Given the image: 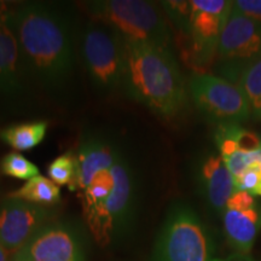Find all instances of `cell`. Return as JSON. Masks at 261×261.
Returning <instances> with one entry per match:
<instances>
[{
  "mask_svg": "<svg viewBox=\"0 0 261 261\" xmlns=\"http://www.w3.org/2000/svg\"><path fill=\"white\" fill-rule=\"evenodd\" d=\"M21 55L11 23V11L0 4V97H14L23 89Z\"/></svg>",
  "mask_w": 261,
  "mask_h": 261,
  "instance_id": "4fadbf2b",
  "label": "cell"
},
{
  "mask_svg": "<svg viewBox=\"0 0 261 261\" xmlns=\"http://www.w3.org/2000/svg\"><path fill=\"white\" fill-rule=\"evenodd\" d=\"M125 41L123 85L129 97L160 117L177 116L187 106L188 96L172 51L128 39Z\"/></svg>",
  "mask_w": 261,
  "mask_h": 261,
  "instance_id": "7a4b0ae2",
  "label": "cell"
},
{
  "mask_svg": "<svg viewBox=\"0 0 261 261\" xmlns=\"http://www.w3.org/2000/svg\"><path fill=\"white\" fill-rule=\"evenodd\" d=\"M120 151L103 139L89 138L81 143L76 151L77 190L84 191L98 173L109 171Z\"/></svg>",
  "mask_w": 261,
  "mask_h": 261,
  "instance_id": "2e32d148",
  "label": "cell"
},
{
  "mask_svg": "<svg viewBox=\"0 0 261 261\" xmlns=\"http://www.w3.org/2000/svg\"><path fill=\"white\" fill-rule=\"evenodd\" d=\"M114 187L104 205V217L110 237L121 232L132 218L136 203V180L128 162L120 152L112 168Z\"/></svg>",
  "mask_w": 261,
  "mask_h": 261,
  "instance_id": "7c38bea8",
  "label": "cell"
},
{
  "mask_svg": "<svg viewBox=\"0 0 261 261\" xmlns=\"http://www.w3.org/2000/svg\"><path fill=\"white\" fill-rule=\"evenodd\" d=\"M8 197L52 207L61 201V189L50 178L39 174L25 181V184L17 190L10 192Z\"/></svg>",
  "mask_w": 261,
  "mask_h": 261,
  "instance_id": "ac0fdd59",
  "label": "cell"
},
{
  "mask_svg": "<svg viewBox=\"0 0 261 261\" xmlns=\"http://www.w3.org/2000/svg\"><path fill=\"white\" fill-rule=\"evenodd\" d=\"M12 257L9 255L8 252L3 248L2 244H0V261H11Z\"/></svg>",
  "mask_w": 261,
  "mask_h": 261,
  "instance_id": "cb8c5ba5",
  "label": "cell"
},
{
  "mask_svg": "<svg viewBox=\"0 0 261 261\" xmlns=\"http://www.w3.org/2000/svg\"><path fill=\"white\" fill-rule=\"evenodd\" d=\"M47 126V121L44 120L16 123L0 129V139L17 151H28L44 140Z\"/></svg>",
  "mask_w": 261,
  "mask_h": 261,
  "instance_id": "e0dca14e",
  "label": "cell"
},
{
  "mask_svg": "<svg viewBox=\"0 0 261 261\" xmlns=\"http://www.w3.org/2000/svg\"><path fill=\"white\" fill-rule=\"evenodd\" d=\"M81 50L86 69L97 89L113 91L123 84L126 41L120 33L100 22H91L83 33Z\"/></svg>",
  "mask_w": 261,
  "mask_h": 261,
  "instance_id": "8992f818",
  "label": "cell"
},
{
  "mask_svg": "<svg viewBox=\"0 0 261 261\" xmlns=\"http://www.w3.org/2000/svg\"><path fill=\"white\" fill-rule=\"evenodd\" d=\"M232 261H252L248 256H242V255H238L236 259H233Z\"/></svg>",
  "mask_w": 261,
  "mask_h": 261,
  "instance_id": "d4e9b609",
  "label": "cell"
},
{
  "mask_svg": "<svg viewBox=\"0 0 261 261\" xmlns=\"http://www.w3.org/2000/svg\"><path fill=\"white\" fill-rule=\"evenodd\" d=\"M52 217L51 205L6 197L0 204V244L12 257L41 227L50 223Z\"/></svg>",
  "mask_w": 261,
  "mask_h": 261,
  "instance_id": "9c48e42d",
  "label": "cell"
},
{
  "mask_svg": "<svg viewBox=\"0 0 261 261\" xmlns=\"http://www.w3.org/2000/svg\"><path fill=\"white\" fill-rule=\"evenodd\" d=\"M162 9L178 28L184 42V58L197 74L217 58L221 33L232 10V0L162 2Z\"/></svg>",
  "mask_w": 261,
  "mask_h": 261,
  "instance_id": "3957f363",
  "label": "cell"
},
{
  "mask_svg": "<svg viewBox=\"0 0 261 261\" xmlns=\"http://www.w3.org/2000/svg\"><path fill=\"white\" fill-rule=\"evenodd\" d=\"M260 57L261 23L246 17L232 6L215 58L219 65V76L234 84L243 68Z\"/></svg>",
  "mask_w": 261,
  "mask_h": 261,
  "instance_id": "52a82bcc",
  "label": "cell"
},
{
  "mask_svg": "<svg viewBox=\"0 0 261 261\" xmlns=\"http://www.w3.org/2000/svg\"><path fill=\"white\" fill-rule=\"evenodd\" d=\"M195 106L221 123H241L250 117L242 91L219 75L195 74L189 84Z\"/></svg>",
  "mask_w": 261,
  "mask_h": 261,
  "instance_id": "ba28073f",
  "label": "cell"
},
{
  "mask_svg": "<svg viewBox=\"0 0 261 261\" xmlns=\"http://www.w3.org/2000/svg\"><path fill=\"white\" fill-rule=\"evenodd\" d=\"M215 143L233 179L261 160L260 136L241 123H220L215 132Z\"/></svg>",
  "mask_w": 261,
  "mask_h": 261,
  "instance_id": "8fae6325",
  "label": "cell"
},
{
  "mask_svg": "<svg viewBox=\"0 0 261 261\" xmlns=\"http://www.w3.org/2000/svg\"><path fill=\"white\" fill-rule=\"evenodd\" d=\"M94 21L128 40L172 51V34L161 8L143 0H103L87 5Z\"/></svg>",
  "mask_w": 261,
  "mask_h": 261,
  "instance_id": "277c9868",
  "label": "cell"
},
{
  "mask_svg": "<svg viewBox=\"0 0 261 261\" xmlns=\"http://www.w3.org/2000/svg\"><path fill=\"white\" fill-rule=\"evenodd\" d=\"M11 261H86L83 241L67 224L41 227Z\"/></svg>",
  "mask_w": 261,
  "mask_h": 261,
  "instance_id": "30bf717a",
  "label": "cell"
},
{
  "mask_svg": "<svg viewBox=\"0 0 261 261\" xmlns=\"http://www.w3.org/2000/svg\"><path fill=\"white\" fill-rule=\"evenodd\" d=\"M233 8L246 17L261 23V0H234Z\"/></svg>",
  "mask_w": 261,
  "mask_h": 261,
  "instance_id": "603a6c76",
  "label": "cell"
},
{
  "mask_svg": "<svg viewBox=\"0 0 261 261\" xmlns=\"http://www.w3.org/2000/svg\"><path fill=\"white\" fill-rule=\"evenodd\" d=\"M47 174L58 187L67 185L70 191L77 190L76 152L68 151L55 159L48 166Z\"/></svg>",
  "mask_w": 261,
  "mask_h": 261,
  "instance_id": "ffe728a7",
  "label": "cell"
},
{
  "mask_svg": "<svg viewBox=\"0 0 261 261\" xmlns=\"http://www.w3.org/2000/svg\"><path fill=\"white\" fill-rule=\"evenodd\" d=\"M0 172L8 177L28 181L39 175V168L18 152H9L0 161Z\"/></svg>",
  "mask_w": 261,
  "mask_h": 261,
  "instance_id": "44dd1931",
  "label": "cell"
},
{
  "mask_svg": "<svg viewBox=\"0 0 261 261\" xmlns=\"http://www.w3.org/2000/svg\"><path fill=\"white\" fill-rule=\"evenodd\" d=\"M224 231L238 255L248 256L261 231V201L247 210L225 208L221 213Z\"/></svg>",
  "mask_w": 261,
  "mask_h": 261,
  "instance_id": "5bb4252c",
  "label": "cell"
},
{
  "mask_svg": "<svg viewBox=\"0 0 261 261\" xmlns=\"http://www.w3.org/2000/svg\"><path fill=\"white\" fill-rule=\"evenodd\" d=\"M23 70L48 89L63 86L74 68L69 23L61 12L40 3L11 12Z\"/></svg>",
  "mask_w": 261,
  "mask_h": 261,
  "instance_id": "6da1fadb",
  "label": "cell"
},
{
  "mask_svg": "<svg viewBox=\"0 0 261 261\" xmlns=\"http://www.w3.org/2000/svg\"><path fill=\"white\" fill-rule=\"evenodd\" d=\"M236 190L261 197V160L250 165L242 174L234 178Z\"/></svg>",
  "mask_w": 261,
  "mask_h": 261,
  "instance_id": "7402d4cb",
  "label": "cell"
},
{
  "mask_svg": "<svg viewBox=\"0 0 261 261\" xmlns=\"http://www.w3.org/2000/svg\"><path fill=\"white\" fill-rule=\"evenodd\" d=\"M234 84L246 98L250 116L261 120V57L243 68Z\"/></svg>",
  "mask_w": 261,
  "mask_h": 261,
  "instance_id": "d6986e66",
  "label": "cell"
},
{
  "mask_svg": "<svg viewBox=\"0 0 261 261\" xmlns=\"http://www.w3.org/2000/svg\"><path fill=\"white\" fill-rule=\"evenodd\" d=\"M213 238L203 221L185 204L172 207L152 250L151 261H215Z\"/></svg>",
  "mask_w": 261,
  "mask_h": 261,
  "instance_id": "5b68a950",
  "label": "cell"
},
{
  "mask_svg": "<svg viewBox=\"0 0 261 261\" xmlns=\"http://www.w3.org/2000/svg\"><path fill=\"white\" fill-rule=\"evenodd\" d=\"M200 180L205 198L214 211L223 213L227 201L236 191L234 179L219 154H211L201 163Z\"/></svg>",
  "mask_w": 261,
  "mask_h": 261,
  "instance_id": "9a60e30c",
  "label": "cell"
}]
</instances>
